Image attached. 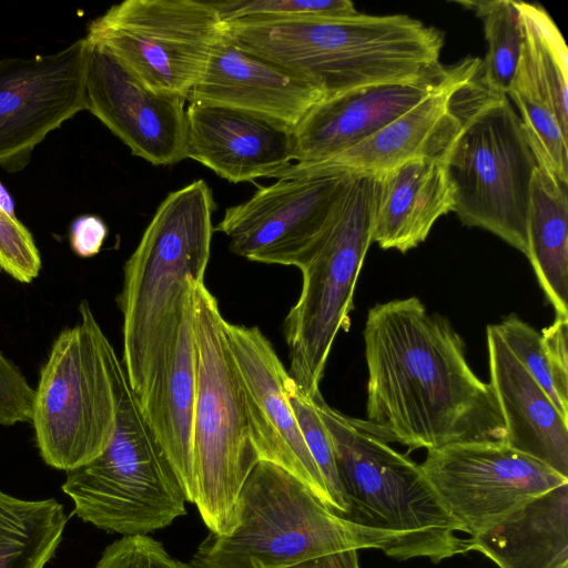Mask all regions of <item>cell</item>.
Wrapping results in <instances>:
<instances>
[{
	"instance_id": "36",
	"label": "cell",
	"mask_w": 568,
	"mask_h": 568,
	"mask_svg": "<svg viewBox=\"0 0 568 568\" xmlns=\"http://www.w3.org/2000/svg\"><path fill=\"white\" fill-rule=\"evenodd\" d=\"M540 335L558 395L568 406V316L556 315Z\"/></svg>"
},
{
	"instance_id": "8",
	"label": "cell",
	"mask_w": 568,
	"mask_h": 568,
	"mask_svg": "<svg viewBox=\"0 0 568 568\" xmlns=\"http://www.w3.org/2000/svg\"><path fill=\"white\" fill-rule=\"evenodd\" d=\"M366 548L383 550V542L328 509L293 475L260 460L240 491L232 531H210L190 565L287 568L316 556Z\"/></svg>"
},
{
	"instance_id": "17",
	"label": "cell",
	"mask_w": 568,
	"mask_h": 568,
	"mask_svg": "<svg viewBox=\"0 0 568 568\" xmlns=\"http://www.w3.org/2000/svg\"><path fill=\"white\" fill-rule=\"evenodd\" d=\"M480 65V59L470 57L448 65L443 79L419 103L372 136L328 160L308 165L292 163L273 178L327 173L377 176L416 158H442L459 126L449 106L450 98L478 73Z\"/></svg>"
},
{
	"instance_id": "4",
	"label": "cell",
	"mask_w": 568,
	"mask_h": 568,
	"mask_svg": "<svg viewBox=\"0 0 568 568\" xmlns=\"http://www.w3.org/2000/svg\"><path fill=\"white\" fill-rule=\"evenodd\" d=\"M329 434L344 496V517L383 542V552L437 564L470 551L464 526L445 508L419 465L392 448L364 423L313 397Z\"/></svg>"
},
{
	"instance_id": "14",
	"label": "cell",
	"mask_w": 568,
	"mask_h": 568,
	"mask_svg": "<svg viewBox=\"0 0 568 568\" xmlns=\"http://www.w3.org/2000/svg\"><path fill=\"white\" fill-rule=\"evenodd\" d=\"M90 43L0 60V165L18 171L51 131L84 109Z\"/></svg>"
},
{
	"instance_id": "7",
	"label": "cell",
	"mask_w": 568,
	"mask_h": 568,
	"mask_svg": "<svg viewBox=\"0 0 568 568\" xmlns=\"http://www.w3.org/2000/svg\"><path fill=\"white\" fill-rule=\"evenodd\" d=\"M79 313L80 321L60 332L41 367L31 416L43 462L65 471L106 448L128 381L87 301Z\"/></svg>"
},
{
	"instance_id": "6",
	"label": "cell",
	"mask_w": 568,
	"mask_h": 568,
	"mask_svg": "<svg viewBox=\"0 0 568 568\" xmlns=\"http://www.w3.org/2000/svg\"><path fill=\"white\" fill-rule=\"evenodd\" d=\"M192 315L196 347L194 505L211 532L227 535L236 524L242 486L260 457L242 381L225 337V318L204 281L192 283Z\"/></svg>"
},
{
	"instance_id": "10",
	"label": "cell",
	"mask_w": 568,
	"mask_h": 568,
	"mask_svg": "<svg viewBox=\"0 0 568 568\" xmlns=\"http://www.w3.org/2000/svg\"><path fill=\"white\" fill-rule=\"evenodd\" d=\"M62 490L83 521L123 536L146 535L186 514L179 478L128 381L109 445L90 463L67 471Z\"/></svg>"
},
{
	"instance_id": "23",
	"label": "cell",
	"mask_w": 568,
	"mask_h": 568,
	"mask_svg": "<svg viewBox=\"0 0 568 568\" xmlns=\"http://www.w3.org/2000/svg\"><path fill=\"white\" fill-rule=\"evenodd\" d=\"M374 178L372 242L402 253L424 242L454 211V189L442 158L409 160Z\"/></svg>"
},
{
	"instance_id": "29",
	"label": "cell",
	"mask_w": 568,
	"mask_h": 568,
	"mask_svg": "<svg viewBox=\"0 0 568 568\" xmlns=\"http://www.w3.org/2000/svg\"><path fill=\"white\" fill-rule=\"evenodd\" d=\"M510 98L519 111V119L538 166L564 183H568V132L552 110L544 102L509 89Z\"/></svg>"
},
{
	"instance_id": "33",
	"label": "cell",
	"mask_w": 568,
	"mask_h": 568,
	"mask_svg": "<svg viewBox=\"0 0 568 568\" xmlns=\"http://www.w3.org/2000/svg\"><path fill=\"white\" fill-rule=\"evenodd\" d=\"M0 268L21 283H31L41 270L39 250L29 230L0 209Z\"/></svg>"
},
{
	"instance_id": "13",
	"label": "cell",
	"mask_w": 568,
	"mask_h": 568,
	"mask_svg": "<svg viewBox=\"0 0 568 568\" xmlns=\"http://www.w3.org/2000/svg\"><path fill=\"white\" fill-rule=\"evenodd\" d=\"M346 173L277 179L230 206L214 231L248 261L300 267L326 229L345 187Z\"/></svg>"
},
{
	"instance_id": "27",
	"label": "cell",
	"mask_w": 568,
	"mask_h": 568,
	"mask_svg": "<svg viewBox=\"0 0 568 568\" xmlns=\"http://www.w3.org/2000/svg\"><path fill=\"white\" fill-rule=\"evenodd\" d=\"M65 524L55 499H21L0 489V568H45Z\"/></svg>"
},
{
	"instance_id": "32",
	"label": "cell",
	"mask_w": 568,
	"mask_h": 568,
	"mask_svg": "<svg viewBox=\"0 0 568 568\" xmlns=\"http://www.w3.org/2000/svg\"><path fill=\"white\" fill-rule=\"evenodd\" d=\"M496 326L510 352L545 390L562 418L568 420V406L561 402L558 395L551 368L541 344L540 333L516 314L506 316Z\"/></svg>"
},
{
	"instance_id": "40",
	"label": "cell",
	"mask_w": 568,
	"mask_h": 568,
	"mask_svg": "<svg viewBox=\"0 0 568 568\" xmlns=\"http://www.w3.org/2000/svg\"><path fill=\"white\" fill-rule=\"evenodd\" d=\"M564 568H568V566H565Z\"/></svg>"
},
{
	"instance_id": "18",
	"label": "cell",
	"mask_w": 568,
	"mask_h": 568,
	"mask_svg": "<svg viewBox=\"0 0 568 568\" xmlns=\"http://www.w3.org/2000/svg\"><path fill=\"white\" fill-rule=\"evenodd\" d=\"M324 94L301 75L240 48L226 30L187 101L262 116L292 130Z\"/></svg>"
},
{
	"instance_id": "24",
	"label": "cell",
	"mask_w": 568,
	"mask_h": 568,
	"mask_svg": "<svg viewBox=\"0 0 568 568\" xmlns=\"http://www.w3.org/2000/svg\"><path fill=\"white\" fill-rule=\"evenodd\" d=\"M469 540L470 550L499 568L568 566V484L530 499Z\"/></svg>"
},
{
	"instance_id": "9",
	"label": "cell",
	"mask_w": 568,
	"mask_h": 568,
	"mask_svg": "<svg viewBox=\"0 0 568 568\" xmlns=\"http://www.w3.org/2000/svg\"><path fill=\"white\" fill-rule=\"evenodd\" d=\"M374 178L352 175L326 229L298 267L302 290L284 320L290 377L316 396L341 329L348 331L357 277L372 242Z\"/></svg>"
},
{
	"instance_id": "39",
	"label": "cell",
	"mask_w": 568,
	"mask_h": 568,
	"mask_svg": "<svg viewBox=\"0 0 568 568\" xmlns=\"http://www.w3.org/2000/svg\"><path fill=\"white\" fill-rule=\"evenodd\" d=\"M0 209L9 216L17 217L13 200L2 183H0Z\"/></svg>"
},
{
	"instance_id": "5",
	"label": "cell",
	"mask_w": 568,
	"mask_h": 568,
	"mask_svg": "<svg viewBox=\"0 0 568 568\" xmlns=\"http://www.w3.org/2000/svg\"><path fill=\"white\" fill-rule=\"evenodd\" d=\"M478 73L449 102L459 126L442 160L454 189L453 212L527 256L529 189L538 164L510 99L489 92Z\"/></svg>"
},
{
	"instance_id": "2",
	"label": "cell",
	"mask_w": 568,
	"mask_h": 568,
	"mask_svg": "<svg viewBox=\"0 0 568 568\" xmlns=\"http://www.w3.org/2000/svg\"><path fill=\"white\" fill-rule=\"evenodd\" d=\"M225 27L240 48L301 75L325 99L375 84L432 79L445 68L439 62L444 34L406 14L357 12Z\"/></svg>"
},
{
	"instance_id": "15",
	"label": "cell",
	"mask_w": 568,
	"mask_h": 568,
	"mask_svg": "<svg viewBox=\"0 0 568 568\" xmlns=\"http://www.w3.org/2000/svg\"><path fill=\"white\" fill-rule=\"evenodd\" d=\"M224 332L242 381L252 439L260 460L270 462L293 475L335 513L290 405L285 390L288 373L272 343L256 326L225 320Z\"/></svg>"
},
{
	"instance_id": "31",
	"label": "cell",
	"mask_w": 568,
	"mask_h": 568,
	"mask_svg": "<svg viewBox=\"0 0 568 568\" xmlns=\"http://www.w3.org/2000/svg\"><path fill=\"white\" fill-rule=\"evenodd\" d=\"M223 22H263L312 17L356 14L349 0H232L212 1Z\"/></svg>"
},
{
	"instance_id": "22",
	"label": "cell",
	"mask_w": 568,
	"mask_h": 568,
	"mask_svg": "<svg viewBox=\"0 0 568 568\" xmlns=\"http://www.w3.org/2000/svg\"><path fill=\"white\" fill-rule=\"evenodd\" d=\"M489 385L497 399L509 447L568 478V420L510 352L496 324L486 328Z\"/></svg>"
},
{
	"instance_id": "25",
	"label": "cell",
	"mask_w": 568,
	"mask_h": 568,
	"mask_svg": "<svg viewBox=\"0 0 568 568\" xmlns=\"http://www.w3.org/2000/svg\"><path fill=\"white\" fill-rule=\"evenodd\" d=\"M568 183L537 166L527 210V257L556 315L568 316Z\"/></svg>"
},
{
	"instance_id": "12",
	"label": "cell",
	"mask_w": 568,
	"mask_h": 568,
	"mask_svg": "<svg viewBox=\"0 0 568 568\" xmlns=\"http://www.w3.org/2000/svg\"><path fill=\"white\" fill-rule=\"evenodd\" d=\"M419 466L470 537L496 526L530 499L568 484V478L504 442L430 449Z\"/></svg>"
},
{
	"instance_id": "19",
	"label": "cell",
	"mask_w": 568,
	"mask_h": 568,
	"mask_svg": "<svg viewBox=\"0 0 568 568\" xmlns=\"http://www.w3.org/2000/svg\"><path fill=\"white\" fill-rule=\"evenodd\" d=\"M186 159L232 183L273 178L294 163L293 130L226 106L190 102Z\"/></svg>"
},
{
	"instance_id": "30",
	"label": "cell",
	"mask_w": 568,
	"mask_h": 568,
	"mask_svg": "<svg viewBox=\"0 0 568 568\" xmlns=\"http://www.w3.org/2000/svg\"><path fill=\"white\" fill-rule=\"evenodd\" d=\"M285 390L305 445L331 496L334 511L345 517L349 507L343 493L334 447L314 399L300 390L290 375L285 383Z\"/></svg>"
},
{
	"instance_id": "20",
	"label": "cell",
	"mask_w": 568,
	"mask_h": 568,
	"mask_svg": "<svg viewBox=\"0 0 568 568\" xmlns=\"http://www.w3.org/2000/svg\"><path fill=\"white\" fill-rule=\"evenodd\" d=\"M195 397L196 347L191 285L146 394L138 402L156 445L179 478L186 501L192 504L196 496L193 471Z\"/></svg>"
},
{
	"instance_id": "28",
	"label": "cell",
	"mask_w": 568,
	"mask_h": 568,
	"mask_svg": "<svg viewBox=\"0 0 568 568\" xmlns=\"http://www.w3.org/2000/svg\"><path fill=\"white\" fill-rule=\"evenodd\" d=\"M475 12L484 24L488 50L479 70L485 88L507 95L520 60L523 30L519 10L511 0L455 1Z\"/></svg>"
},
{
	"instance_id": "37",
	"label": "cell",
	"mask_w": 568,
	"mask_h": 568,
	"mask_svg": "<svg viewBox=\"0 0 568 568\" xmlns=\"http://www.w3.org/2000/svg\"><path fill=\"white\" fill-rule=\"evenodd\" d=\"M108 235L105 223L94 215H82L74 220L70 227V245L81 257L98 254Z\"/></svg>"
},
{
	"instance_id": "38",
	"label": "cell",
	"mask_w": 568,
	"mask_h": 568,
	"mask_svg": "<svg viewBox=\"0 0 568 568\" xmlns=\"http://www.w3.org/2000/svg\"><path fill=\"white\" fill-rule=\"evenodd\" d=\"M287 568H359L357 549H347L316 556Z\"/></svg>"
},
{
	"instance_id": "21",
	"label": "cell",
	"mask_w": 568,
	"mask_h": 568,
	"mask_svg": "<svg viewBox=\"0 0 568 568\" xmlns=\"http://www.w3.org/2000/svg\"><path fill=\"white\" fill-rule=\"evenodd\" d=\"M375 84L315 104L293 130L294 163L328 160L375 134L419 103L443 79Z\"/></svg>"
},
{
	"instance_id": "26",
	"label": "cell",
	"mask_w": 568,
	"mask_h": 568,
	"mask_svg": "<svg viewBox=\"0 0 568 568\" xmlns=\"http://www.w3.org/2000/svg\"><path fill=\"white\" fill-rule=\"evenodd\" d=\"M516 2L523 48L509 89L547 104L568 132V51L564 37L542 7Z\"/></svg>"
},
{
	"instance_id": "16",
	"label": "cell",
	"mask_w": 568,
	"mask_h": 568,
	"mask_svg": "<svg viewBox=\"0 0 568 568\" xmlns=\"http://www.w3.org/2000/svg\"><path fill=\"white\" fill-rule=\"evenodd\" d=\"M184 103L149 89L110 53L90 43L84 109L133 155L153 165H172L186 159Z\"/></svg>"
},
{
	"instance_id": "1",
	"label": "cell",
	"mask_w": 568,
	"mask_h": 568,
	"mask_svg": "<svg viewBox=\"0 0 568 568\" xmlns=\"http://www.w3.org/2000/svg\"><path fill=\"white\" fill-rule=\"evenodd\" d=\"M363 336L364 423L379 438L409 450L505 440L495 394L470 368L463 338L418 297L371 307Z\"/></svg>"
},
{
	"instance_id": "11",
	"label": "cell",
	"mask_w": 568,
	"mask_h": 568,
	"mask_svg": "<svg viewBox=\"0 0 568 568\" xmlns=\"http://www.w3.org/2000/svg\"><path fill=\"white\" fill-rule=\"evenodd\" d=\"M225 30L212 1L125 0L92 20L85 39L149 89L186 101Z\"/></svg>"
},
{
	"instance_id": "35",
	"label": "cell",
	"mask_w": 568,
	"mask_h": 568,
	"mask_svg": "<svg viewBox=\"0 0 568 568\" xmlns=\"http://www.w3.org/2000/svg\"><path fill=\"white\" fill-rule=\"evenodd\" d=\"M34 388L21 371L0 352V425L31 422Z\"/></svg>"
},
{
	"instance_id": "3",
	"label": "cell",
	"mask_w": 568,
	"mask_h": 568,
	"mask_svg": "<svg viewBox=\"0 0 568 568\" xmlns=\"http://www.w3.org/2000/svg\"><path fill=\"white\" fill-rule=\"evenodd\" d=\"M214 210L212 190L203 180L170 192L124 264L118 296L123 318L121 363L139 402L192 282L204 281Z\"/></svg>"
},
{
	"instance_id": "34",
	"label": "cell",
	"mask_w": 568,
	"mask_h": 568,
	"mask_svg": "<svg viewBox=\"0 0 568 568\" xmlns=\"http://www.w3.org/2000/svg\"><path fill=\"white\" fill-rule=\"evenodd\" d=\"M94 568H193L173 558L164 546L146 536H123L109 545Z\"/></svg>"
}]
</instances>
